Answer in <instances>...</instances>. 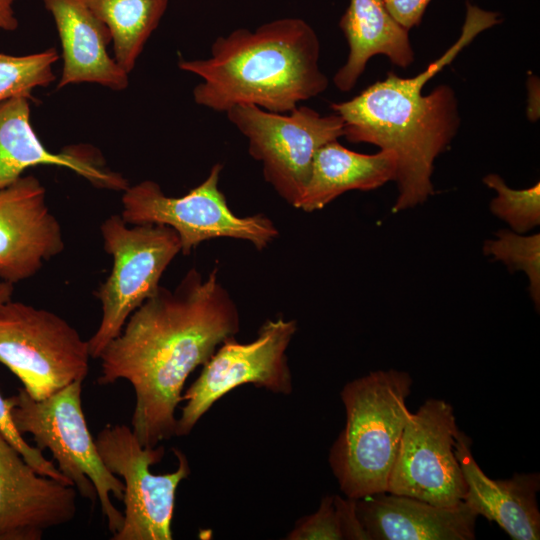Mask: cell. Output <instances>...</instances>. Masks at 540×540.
<instances>
[{"instance_id": "14", "label": "cell", "mask_w": 540, "mask_h": 540, "mask_svg": "<svg viewBox=\"0 0 540 540\" xmlns=\"http://www.w3.org/2000/svg\"><path fill=\"white\" fill-rule=\"evenodd\" d=\"M76 488L39 474L0 433V540H41L77 514Z\"/></svg>"}, {"instance_id": "19", "label": "cell", "mask_w": 540, "mask_h": 540, "mask_svg": "<svg viewBox=\"0 0 540 540\" xmlns=\"http://www.w3.org/2000/svg\"><path fill=\"white\" fill-rule=\"evenodd\" d=\"M339 27L349 46L345 64L333 77L342 92L354 88L375 55H385L403 69L414 61L409 30L394 19L384 0H350Z\"/></svg>"}, {"instance_id": "30", "label": "cell", "mask_w": 540, "mask_h": 540, "mask_svg": "<svg viewBox=\"0 0 540 540\" xmlns=\"http://www.w3.org/2000/svg\"><path fill=\"white\" fill-rule=\"evenodd\" d=\"M14 286L11 283L0 279V303L12 298Z\"/></svg>"}, {"instance_id": "23", "label": "cell", "mask_w": 540, "mask_h": 540, "mask_svg": "<svg viewBox=\"0 0 540 540\" xmlns=\"http://www.w3.org/2000/svg\"><path fill=\"white\" fill-rule=\"evenodd\" d=\"M59 58L54 47L21 56L0 52V102L14 96L34 99V89L55 81L53 66Z\"/></svg>"}, {"instance_id": "24", "label": "cell", "mask_w": 540, "mask_h": 540, "mask_svg": "<svg viewBox=\"0 0 540 540\" xmlns=\"http://www.w3.org/2000/svg\"><path fill=\"white\" fill-rule=\"evenodd\" d=\"M497 239L486 240L483 251L495 260L503 261L510 270H522L529 278V292L537 307L540 304V235L522 236L500 230Z\"/></svg>"}, {"instance_id": "13", "label": "cell", "mask_w": 540, "mask_h": 540, "mask_svg": "<svg viewBox=\"0 0 540 540\" xmlns=\"http://www.w3.org/2000/svg\"><path fill=\"white\" fill-rule=\"evenodd\" d=\"M65 243L38 178L21 176L0 189V279L11 284L37 274Z\"/></svg>"}, {"instance_id": "17", "label": "cell", "mask_w": 540, "mask_h": 540, "mask_svg": "<svg viewBox=\"0 0 540 540\" xmlns=\"http://www.w3.org/2000/svg\"><path fill=\"white\" fill-rule=\"evenodd\" d=\"M52 15L61 43L63 70L57 89L95 83L114 91L129 84L128 73L108 53L112 42L107 26L85 0H43Z\"/></svg>"}, {"instance_id": "1", "label": "cell", "mask_w": 540, "mask_h": 540, "mask_svg": "<svg viewBox=\"0 0 540 540\" xmlns=\"http://www.w3.org/2000/svg\"><path fill=\"white\" fill-rule=\"evenodd\" d=\"M217 274L215 267L204 279L190 269L174 290L160 286L98 358V384L122 379L133 387L130 427L145 447L175 436L186 379L240 329L238 308Z\"/></svg>"}, {"instance_id": "25", "label": "cell", "mask_w": 540, "mask_h": 540, "mask_svg": "<svg viewBox=\"0 0 540 540\" xmlns=\"http://www.w3.org/2000/svg\"><path fill=\"white\" fill-rule=\"evenodd\" d=\"M484 184L497 196L490 203L491 212L506 221L514 232L523 234L540 224V183L530 188L512 189L497 174H488Z\"/></svg>"}, {"instance_id": "8", "label": "cell", "mask_w": 540, "mask_h": 540, "mask_svg": "<svg viewBox=\"0 0 540 540\" xmlns=\"http://www.w3.org/2000/svg\"><path fill=\"white\" fill-rule=\"evenodd\" d=\"M90 358L88 340L61 316L12 299L0 303V363L32 398L84 381Z\"/></svg>"}, {"instance_id": "12", "label": "cell", "mask_w": 540, "mask_h": 540, "mask_svg": "<svg viewBox=\"0 0 540 540\" xmlns=\"http://www.w3.org/2000/svg\"><path fill=\"white\" fill-rule=\"evenodd\" d=\"M459 432L451 404L428 399L404 428L387 492L437 506L463 501L466 483L454 445Z\"/></svg>"}, {"instance_id": "21", "label": "cell", "mask_w": 540, "mask_h": 540, "mask_svg": "<svg viewBox=\"0 0 540 540\" xmlns=\"http://www.w3.org/2000/svg\"><path fill=\"white\" fill-rule=\"evenodd\" d=\"M107 26L114 59L128 74L153 31L158 27L169 0H85Z\"/></svg>"}, {"instance_id": "11", "label": "cell", "mask_w": 540, "mask_h": 540, "mask_svg": "<svg viewBox=\"0 0 540 540\" xmlns=\"http://www.w3.org/2000/svg\"><path fill=\"white\" fill-rule=\"evenodd\" d=\"M297 330L295 320H267L249 343L229 337L203 365L198 378L182 394L185 405L175 436L188 435L214 403L236 387L252 384L273 393L290 394L292 377L286 350Z\"/></svg>"}, {"instance_id": "18", "label": "cell", "mask_w": 540, "mask_h": 540, "mask_svg": "<svg viewBox=\"0 0 540 540\" xmlns=\"http://www.w3.org/2000/svg\"><path fill=\"white\" fill-rule=\"evenodd\" d=\"M470 447L471 439L459 430L454 453L466 483L463 502L478 516L496 522L511 539L538 540L540 474L516 473L510 479H491L475 461Z\"/></svg>"}, {"instance_id": "2", "label": "cell", "mask_w": 540, "mask_h": 540, "mask_svg": "<svg viewBox=\"0 0 540 540\" xmlns=\"http://www.w3.org/2000/svg\"><path fill=\"white\" fill-rule=\"evenodd\" d=\"M501 22L500 13L467 2L458 40L424 71L410 78L388 72L357 96L331 104L343 120V137L349 142L373 144L396 155L398 197L393 212L412 208L433 194L434 161L460 125L455 91L442 84L424 95L425 84L476 36Z\"/></svg>"}, {"instance_id": "28", "label": "cell", "mask_w": 540, "mask_h": 540, "mask_svg": "<svg viewBox=\"0 0 540 540\" xmlns=\"http://www.w3.org/2000/svg\"><path fill=\"white\" fill-rule=\"evenodd\" d=\"M17 0H0V30L14 31L18 27V19L13 8Z\"/></svg>"}, {"instance_id": "6", "label": "cell", "mask_w": 540, "mask_h": 540, "mask_svg": "<svg viewBox=\"0 0 540 540\" xmlns=\"http://www.w3.org/2000/svg\"><path fill=\"white\" fill-rule=\"evenodd\" d=\"M100 232L113 265L110 275L95 291L102 318L88 340L93 359L99 358L129 316L155 294L163 273L181 252L178 234L166 225H130L120 214H113L103 221Z\"/></svg>"}, {"instance_id": "29", "label": "cell", "mask_w": 540, "mask_h": 540, "mask_svg": "<svg viewBox=\"0 0 540 540\" xmlns=\"http://www.w3.org/2000/svg\"><path fill=\"white\" fill-rule=\"evenodd\" d=\"M528 88V106L527 117L531 121L539 118V82L535 76H530L527 82Z\"/></svg>"}, {"instance_id": "20", "label": "cell", "mask_w": 540, "mask_h": 540, "mask_svg": "<svg viewBox=\"0 0 540 540\" xmlns=\"http://www.w3.org/2000/svg\"><path fill=\"white\" fill-rule=\"evenodd\" d=\"M396 172L397 158L392 151L362 154L347 149L338 140L331 141L317 151L297 209L313 212L347 191L377 189L395 181Z\"/></svg>"}, {"instance_id": "9", "label": "cell", "mask_w": 540, "mask_h": 540, "mask_svg": "<svg viewBox=\"0 0 540 540\" xmlns=\"http://www.w3.org/2000/svg\"><path fill=\"white\" fill-rule=\"evenodd\" d=\"M225 114L247 138L248 152L261 163L266 182L294 208L305 191L317 151L344 135L338 114L321 115L308 106L275 113L239 104Z\"/></svg>"}, {"instance_id": "16", "label": "cell", "mask_w": 540, "mask_h": 540, "mask_svg": "<svg viewBox=\"0 0 540 540\" xmlns=\"http://www.w3.org/2000/svg\"><path fill=\"white\" fill-rule=\"evenodd\" d=\"M368 540H472L478 515L463 501L433 505L389 492L355 499Z\"/></svg>"}, {"instance_id": "26", "label": "cell", "mask_w": 540, "mask_h": 540, "mask_svg": "<svg viewBox=\"0 0 540 540\" xmlns=\"http://www.w3.org/2000/svg\"><path fill=\"white\" fill-rule=\"evenodd\" d=\"M0 433L19 451L39 474L72 485L57 466L44 457L36 446L30 445L16 429L6 399L0 394ZM73 486V485H72Z\"/></svg>"}, {"instance_id": "5", "label": "cell", "mask_w": 540, "mask_h": 540, "mask_svg": "<svg viewBox=\"0 0 540 540\" xmlns=\"http://www.w3.org/2000/svg\"><path fill=\"white\" fill-rule=\"evenodd\" d=\"M82 383L76 381L44 399L32 398L24 388L6 398L16 429L33 437L36 447L49 450L57 468L93 504L98 499L114 534L123 524V513L111 495L123 498V482L102 461L82 409Z\"/></svg>"}, {"instance_id": "27", "label": "cell", "mask_w": 540, "mask_h": 540, "mask_svg": "<svg viewBox=\"0 0 540 540\" xmlns=\"http://www.w3.org/2000/svg\"><path fill=\"white\" fill-rule=\"evenodd\" d=\"M394 19L407 30L418 26L431 0H384Z\"/></svg>"}, {"instance_id": "7", "label": "cell", "mask_w": 540, "mask_h": 540, "mask_svg": "<svg viewBox=\"0 0 540 540\" xmlns=\"http://www.w3.org/2000/svg\"><path fill=\"white\" fill-rule=\"evenodd\" d=\"M222 169V164H214L200 185L180 197L167 196L152 180L129 185L123 191L120 215L130 225L171 227L179 236L184 255L203 241L216 238L248 241L263 250L277 238L278 229L264 214L240 217L231 211L218 186Z\"/></svg>"}, {"instance_id": "10", "label": "cell", "mask_w": 540, "mask_h": 540, "mask_svg": "<svg viewBox=\"0 0 540 540\" xmlns=\"http://www.w3.org/2000/svg\"><path fill=\"white\" fill-rule=\"evenodd\" d=\"M95 442L107 469L123 478V524L111 539H173L171 523L176 491L190 474L186 456L174 449L177 469L167 474H154L150 467L162 460L165 449L158 445H141L130 426L107 425L98 432Z\"/></svg>"}, {"instance_id": "3", "label": "cell", "mask_w": 540, "mask_h": 540, "mask_svg": "<svg viewBox=\"0 0 540 540\" xmlns=\"http://www.w3.org/2000/svg\"><path fill=\"white\" fill-rule=\"evenodd\" d=\"M320 42L300 18H281L254 31L219 36L206 59H180V70L199 76L196 104L226 113L239 104L287 113L324 92L329 80L319 66Z\"/></svg>"}, {"instance_id": "15", "label": "cell", "mask_w": 540, "mask_h": 540, "mask_svg": "<svg viewBox=\"0 0 540 540\" xmlns=\"http://www.w3.org/2000/svg\"><path fill=\"white\" fill-rule=\"evenodd\" d=\"M30 100L14 96L0 102V189L18 180L26 169L40 165L70 169L97 188L124 191L129 186L120 173L105 167L91 147L48 150L31 125Z\"/></svg>"}, {"instance_id": "4", "label": "cell", "mask_w": 540, "mask_h": 540, "mask_svg": "<svg viewBox=\"0 0 540 540\" xmlns=\"http://www.w3.org/2000/svg\"><path fill=\"white\" fill-rule=\"evenodd\" d=\"M412 379L407 372H371L341 391L344 429L329 452V464L346 497L387 492L401 437L411 415L406 405Z\"/></svg>"}, {"instance_id": "22", "label": "cell", "mask_w": 540, "mask_h": 540, "mask_svg": "<svg viewBox=\"0 0 540 540\" xmlns=\"http://www.w3.org/2000/svg\"><path fill=\"white\" fill-rule=\"evenodd\" d=\"M288 540H368L355 509V499L339 495L322 498L319 509L300 519Z\"/></svg>"}]
</instances>
